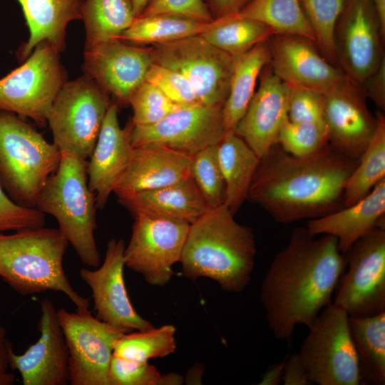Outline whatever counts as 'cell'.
<instances>
[{
  "label": "cell",
  "mask_w": 385,
  "mask_h": 385,
  "mask_svg": "<svg viewBox=\"0 0 385 385\" xmlns=\"http://www.w3.org/2000/svg\"><path fill=\"white\" fill-rule=\"evenodd\" d=\"M345 0H299L320 52L337 66L334 29Z\"/></svg>",
  "instance_id": "obj_36"
},
{
  "label": "cell",
  "mask_w": 385,
  "mask_h": 385,
  "mask_svg": "<svg viewBox=\"0 0 385 385\" xmlns=\"http://www.w3.org/2000/svg\"><path fill=\"white\" fill-rule=\"evenodd\" d=\"M209 24L168 14L140 16L118 38L135 44H160L200 35Z\"/></svg>",
  "instance_id": "obj_33"
},
{
  "label": "cell",
  "mask_w": 385,
  "mask_h": 385,
  "mask_svg": "<svg viewBox=\"0 0 385 385\" xmlns=\"http://www.w3.org/2000/svg\"><path fill=\"white\" fill-rule=\"evenodd\" d=\"M154 14L182 16L203 23L214 20L204 0H150L140 16Z\"/></svg>",
  "instance_id": "obj_44"
},
{
  "label": "cell",
  "mask_w": 385,
  "mask_h": 385,
  "mask_svg": "<svg viewBox=\"0 0 385 385\" xmlns=\"http://www.w3.org/2000/svg\"><path fill=\"white\" fill-rule=\"evenodd\" d=\"M361 88L381 111L385 109V57L377 68L363 82Z\"/></svg>",
  "instance_id": "obj_45"
},
{
  "label": "cell",
  "mask_w": 385,
  "mask_h": 385,
  "mask_svg": "<svg viewBox=\"0 0 385 385\" xmlns=\"http://www.w3.org/2000/svg\"><path fill=\"white\" fill-rule=\"evenodd\" d=\"M247 108L235 133L260 158L275 143L279 130L288 120L290 88L279 79L267 64Z\"/></svg>",
  "instance_id": "obj_21"
},
{
  "label": "cell",
  "mask_w": 385,
  "mask_h": 385,
  "mask_svg": "<svg viewBox=\"0 0 385 385\" xmlns=\"http://www.w3.org/2000/svg\"><path fill=\"white\" fill-rule=\"evenodd\" d=\"M385 179L358 202L327 215L309 220L306 229L309 235H329L337 240L338 247L345 254L361 237L376 227H384Z\"/></svg>",
  "instance_id": "obj_23"
},
{
  "label": "cell",
  "mask_w": 385,
  "mask_h": 385,
  "mask_svg": "<svg viewBox=\"0 0 385 385\" xmlns=\"http://www.w3.org/2000/svg\"><path fill=\"white\" fill-rule=\"evenodd\" d=\"M217 145L207 147L191 158V177L210 209L225 204V186Z\"/></svg>",
  "instance_id": "obj_37"
},
{
  "label": "cell",
  "mask_w": 385,
  "mask_h": 385,
  "mask_svg": "<svg viewBox=\"0 0 385 385\" xmlns=\"http://www.w3.org/2000/svg\"><path fill=\"white\" fill-rule=\"evenodd\" d=\"M376 117L374 134L346 182L344 207L358 202L385 179V117L381 111Z\"/></svg>",
  "instance_id": "obj_32"
},
{
  "label": "cell",
  "mask_w": 385,
  "mask_h": 385,
  "mask_svg": "<svg viewBox=\"0 0 385 385\" xmlns=\"http://www.w3.org/2000/svg\"><path fill=\"white\" fill-rule=\"evenodd\" d=\"M385 35L371 0H345L334 29L337 66L354 83L363 82L385 57Z\"/></svg>",
  "instance_id": "obj_14"
},
{
  "label": "cell",
  "mask_w": 385,
  "mask_h": 385,
  "mask_svg": "<svg viewBox=\"0 0 385 385\" xmlns=\"http://www.w3.org/2000/svg\"><path fill=\"white\" fill-rule=\"evenodd\" d=\"M85 49L118 38L135 19L131 0H84Z\"/></svg>",
  "instance_id": "obj_31"
},
{
  "label": "cell",
  "mask_w": 385,
  "mask_h": 385,
  "mask_svg": "<svg viewBox=\"0 0 385 385\" xmlns=\"http://www.w3.org/2000/svg\"><path fill=\"white\" fill-rule=\"evenodd\" d=\"M357 163L330 143L303 157L275 143L260 158L247 200L282 224L327 215L344 207L345 184Z\"/></svg>",
  "instance_id": "obj_2"
},
{
  "label": "cell",
  "mask_w": 385,
  "mask_h": 385,
  "mask_svg": "<svg viewBox=\"0 0 385 385\" xmlns=\"http://www.w3.org/2000/svg\"><path fill=\"white\" fill-rule=\"evenodd\" d=\"M67 81L60 53L43 41L22 65L0 78V111L44 125L57 95Z\"/></svg>",
  "instance_id": "obj_9"
},
{
  "label": "cell",
  "mask_w": 385,
  "mask_h": 385,
  "mask_svg": "<svg viewBox=\"0 0 385 385\" xmlns=\"http://www.w3.org/2000/svg\"><path fill=\"white\" fill-rule=\"evenodd\" d=\"M150 0H131L135 18L139 16Z\"/></svg>",
  "instance_id": "obj_53"
},
{
  "label": "cell",
  "mask_w": 385,
  "mask_h": 385,
  "mask_svg": "<svg viewBox=\"0 0 385 385\" xmlns=\"http://www.w3.org/2000/svg\"><path fill=\"white\" fill-rule=\"evenodd\" d=\"M268 40L234 58L229 92L222 108L225 132L235 131L255 94L257 79L270 62Z\"/></svg>",
  "instance_id": "obj_28"
},
{
  "label": "cell",
  "mask_w": 385,
  "mask_h": 385,
  "mask_svg": "<svg viewBox=\"0 0 385 385\" xmlns=\"http://www.w3.org/2000/svg\"><path fill=\"white\" fill-rule=\"evenodd\" d=\"M29 30L28 41L17 51L24 61L40 43L46 41L58 52L66 48V29L81 20L84 0H17Z\"/></svg>",
  "instance_id": "obj_25"
},
{
  "label": "cell",
  "mask_w": 385,
  "mask_h": 385,
  "mask_svg": "<svg viewBox=\"0 0 385 385\" xmlns=\"http://www.w3.org/2000/svg\"><path fill=\"white\" fill-rule=\"evenodd\" d=\"M61 153L59 165L41 191L35 207L53 216L81 261L96 268L100 265L94 235L97 207L88 187V161L70 152Z\"/></svg>",
  "instance_id": "obj_5"
},
{
  "label": "cell",
  "mask_w": 385,
  "mask_h": 385,
  "mask_svg": "<svg viewBox=\"0 0 385 385\" xmlns=\"http://www.w3.org/2000/svg\"><path fill=\"white\" fill-rule=\"evenodd\" d=\"M203 373L202 365H195L188 371L186 381L188 384H200Z\"/></svg>",
  "instance_id": "obj_50"
},
{
  "label": "cell",
  "mask_w": 385,
  "mask_h": 385,
  "mask_svg": "<svg viewBox=\"0 0 385 385\" xmlns=\"http://www.w3.org/2000/svg\"><path fill=\"white\" fill-rule=\"evenodd\" d=\"M256 254L251 228L224 204L190 225L180 262L190 279L207 277L225 292L240 293L251 280Z\"/></svg>",
  "instance_id": "obj_3"
},
{
  "label": "cell",
  "mask_w": 385,
  "mask_h": 385,
  "mask_svg": "<svg viewBox=\"0 0 385 385\" xmlns=\"http://www.w3.org/2000/svg\"><path fill=\"white\" fill-rule=\"evenodd\" d=\"M324 94L303 88H290L288 108L290 121L324 122Z\"/></svg>",
  "instance_id": "obj_43"
},
{
  "label": "cell",
  "mask_w": 385,
  "mask_h": 385,
  "mask_svg": "<svg viewBox=\"0 0 385 385\" xmlns=\"http://www.w3.org/2000/svg\"><path fill=\"white\" fill-rule=\"evenodd\" d=\"M61 153L14 113L0 111V183L19 205L35 207Z\"/></svg>",
  "instance_id": "obj_6"
},
{
  "label": "cell",
  "mask_w": 385,
  "mask_h": 385,
  "mask_svg": "<svg viewBox=\"0 0 385 385\" xmlns=\"http://www.w3.org/2000/svg\"><path fill=\"white\" fill-rule=\"evenodd\" d=\"M38 339L22 354L11 347L9 366L19 371L24 385H66L69 382L68 349L57 310L48 299L40 301Z\"/></svg>",
  "instance_id": "obj_19"
},
{
  "label": "cell",
  "mask_w": 385,
  "mask_h": 385,
  "mask_svg": "<svg viewBox=\"0 0 385 385\" xmlns=\"http://www.w3.org/2000/svg\"><path fill=\"white\" fill-rule=\"evenodd\" d=\"M222 108L198 103L181 106L153 125H133L130 122L131 145L164 148L192 157L222 138Z\"/></svg>",
  "instance_id": "obj_15"
},
{
  "label": "cell",
  "mask_w": 385,
  "mask_h": 385,
  "mask_svg": "<svg viewBox=\"0 0 385 385\" xmlns=\"http://www.w3.org/2000/svg\"><path fill=\"white\" fill-rule=\"evenodd\" d=\"M346 270L337 240L320 237L306 227L293 230L287 245L272 260L260 290L268 327L278 339L289 341L299 324L307 327L330 304Z\"/></svg>",
  "instance_id": "obj_1"
},
{
  "label": "cell",
  "mask_w": 385,
  "mask_h": 385,
  "mask_svg": "<svg viewBox=\"0 0 385 385\" xmlns=\"http://www.w3.org/2000/svg\"><path fill=\"white\" fill-rule=\"evenodd\" d=\"M268 41L271 68L290 88H303L326 94L348 78L309 38L274 34Z\"/></svg>",
  "instance_id": "obj_17"
},
{
  "label": "cell",
  "mask_w": 385,
  "mask_h": 385,
  "mask_svg": "<svg viewBox=\"0 0 385 385\" xmlns=\"http://www.w3.org/2000/svg\"><path fill=\"white\" fill-rule=\"evenodd\" d=\"M361 86L349 78L324 94V122L329 142L346 156L358 160L371 141L376 117L369 111Z\"/></svg>",
  "instance_id": "obj_20"
},
{
  "label": "cell",
  "mask_w": 385,
  "mask_h": 385,
  "mask_svg": "<svg viewBox=\"0 0 385 385\" xmlns=\"http://www.w3.org/2000/svg\"><path fill=\"white\" fill-rule=\"evenodd\" d=\"M361 384H385V312L349 318Z\"/></svg>",
  "instance_id": "obj_29"
},
{
  "label": "cell",
  "mask_w": 385,
  "mask_h": 385,
  "mask_svg": "<svg viewBox=\"0 0 385 385\" xmlns=\"http://www.w3.org/2000/svg\"><path fill=\"white\" fill-rule=\"evenodd\" d=\"M175 332L173 325L165 324L157 329L123 333L114 343L113 355L140 363L165 357L176 349Z\"/></svg>",
  "instance_id": "obj_35"
},
{
  "label": "cell",
  "mask_w": 385,
  "mask_h": 385,
  "mask_svg": "<svg viewBox=\"0 0 385 385\" xmlns=\"http://www.w3.org/2000/svg\"><path fill=\"white\" fill-rule=\"evenodd\" d=\"M191 158L164 148H133L128 167L113 192L120 198L186 180L191 177Z\"/></svg>",
  "instance_id": "obj_24"
},
{
  "label": "cell",
  "mask_w": 385,
  "mask_h": 385,
  "mask_svg": "<svg viewBox=\"0 0 385 385\" xmlns=\"http://www.w3.org/2000/svg\"><path fill=\"white\" fill-rule=\"evenodd\" d=\"M129 243L125 247V266L140 274L154 286H165L180 262L190 223L143 213L133 215Z\"/></svg>",
  "instance_id": "obj_12"
},
{
  "label": "cell",
  "mask_w": 385,
  "mask_h": 385,
  "mask_svg": "<svg viewBox=\"0 0 385 385\" xmlns=\"http://www.w3.org/2000/svg\"><path fill=\"white\" fill-rule=\"evenodd\" d=\"M68 244L58 228L43 226L1 232L0 277L23 296L58 292L77 309H88V299L73 289L63 269Z\"/></svg>",
  "instance_id": "obj_4"
},
{
  "label": "cell",
  "mask_w": 385,
  "mask_h": 385,
  "mask_svg": "<svg viewBox=\"0 0 385 385\" xmlns=\"http://www.w3.org/2000/svg\"><path fill=\"white\" fill-rule=\"evenodd\" d=\"M282 383L284 385L313 384L308 378L298 353H294L285 359Z\"/></svg>",
  "instance_id": "obj_46"
},
{
  "label": "cell",
  "mask_w": 385,
  "mask_h": 385,
  "mask_svg": "<svg viewBox=\"0 0 385 385\" xmlns=\"http://www.w3.org/2000/svg\"><path fill=\"white\" fill-rule=\"evenodd\" d=\"M118 114V106L112 102L87 163L88 187L95 195L97 209L106 205L125 173L133 151L130 140V121L122 128Z\"/></svg>",
  "instance_id": "obj_22"
},
{
  "label": "cell",
  "mask_w": 385,
  "mask_h": 385,
  "mask_svg": "<svg viewBox=\"0 0 385 385\" xmlns=\"http://www.w3.org/2000/svg\"><path fill=\"white\" fill-rule=\"evenodd\" d=\"M277 143L292 155H310L329 144L327 128L324 122H292L288 119L279 130Z\"/></svg>",
  "instance_id": "obj_38"
},
{
  "label": "cell",
  "mask_w": 385,
  "mask_h": 385,
  "mask_svg": "<svg viewBox=\"0 0 385 385\" xmlns=\"http://www.w3.org/2000/svg\"><path fill=\"white\" fill-rule=\"evenodd\" d=\"M111 103L109 94L85 74L67 81L47 119L53 143L61 152H70L87 160Z\"/></svg>",
  "instance_id": "obj_8"
},
{
  "label": "cell",
  "mask_w": 385,
  "mask_h": 385,
  "mask_svg": "<svg viewBox=\"0 0 385 385\" xmlns=\"http://www.w3.org/2000/svg\"><path fill=\"white\" fill-rule=\"evenodd\" d=\"M217 150L225 186V205L235 215L247 200L260 158L235 131L225 133Z\"/></svg>",
  "instance_id": "obj_27"
},
{
  "label": "cell",
  "mask_w": 385,
  "mask_h": 385,
  "mask_svg": "<svg viewBox=\"0 0 385 385\" xmlns=\"http://www.w3.org/2000/svg\"><path fill=\"white\" fill-rule=\"evenodd\" d=\"M16 377L9 371H0V385H11L14 384Z\"/></svg>",
  "instance_id": "obj_52"
},
{
  "label": "cell",
  "mask_w": 385,
  "mask_h": 385,
  "mask_svg": "<svg viewBox=\"0 0 385 385\" xmlns=\"http://www.w3.org/2000/svg\"><path fill=\"white\" fill-rule=\"evenodd\" d=\"M378 15L382 33L385 35V0H371Z\"/></svg>",
  "instance_id": "obj_51"
},
{
  "label": "cell",
  "mask_w": 385,
  "mask_h": 385,
  "mask_svg": "<svg viewBox=\"0 0 385 385\" xmlns=\"http://www.w3.org/2000/svg\"><path fill=\"white\" fill-rule=\"evenodd\" d=\"M109 385H178L183 377L175 373L161 374L148 362L140 363L112 356L108 369Z\"/></svg>",
  "instance_id": "obj_39"
},
{
  "label": "cell",
  "mask_w": 385,
  "mask_h": 385,
  "mask_svg": "<svg viewBox=\"0 0 385 385\" xmlns=\"http://www.w3.org/2000/svg\"><path fill=\"white\" fill-rule=\"evenodd\" d=\"M125 242L111 239L102 265L96 270L82 268L79 274L91 288L96 317L123 333L154 328L133 307L125 287L123 269Z\"/></svg>",
  "instance_id": "obj_16"
},
{
  "label": "cell",
  "mask_w": 385,
  "mask_h": 385,
  "mask_svg": "<svg viewBox=\"0 0 385 385\" xmlns=\"http://www.w3.org/2000/svg\"><path fill=\"white\" fill-rule=\"evenodd\" d=\"M333 303L349 317L385 312V227H376L345 253Z\"/></svg>",
  "instance_id": "obj_11"
},
{
  "label": "cell",
  "mask_w": 385,
  "mask_h": 385,
  "mask_svg": "<svg viewBox=\"0 0 385 385\" xmlns=\"http://www.w3.org/2000/svg\"><path fill=\"white\" fill-rule=\"evenodd\" d=\"M153 63L183 76L200 104L222 108L229 92L234 58L200 35L150 46Z\"/></svg>",
  "instance_id": "obj_10"
},
{
  "label": "cell",
  "mask_w": 385,
  "mask_h": 385,
  "mask_svg": "<svg viewBox=\"0 0 385 385\" xmlns=\"http://www.w3.org/2000/svg\"><path fill=\"white\" fill-rule=\"evenodd\" d=\"M214 19L239 13L251 0H204Z\"/></svg>",
  "instance_id": "obj_47"
},
{
  "label": "cell",
  "mask_w": 385,
  "mask_h": 385,
  "mask_svg": "<svg viewBox=\"0 0 385 385\" xmlns=\"http://www.w3.org/2000/svg\"><path fill=\"white\" fill-rule=\"evenodd\" d=\"M145 81L154 85L169 99L180 106L200 103L190 82L180 73L172 69L153 63L147 73Z\"/></svg>",
  "instance_id": "obj_41"
},
{
  "label": "cell",
  "mask_w": 385,
  "mask_h": 385,
  "mask_svg": "<svg viewBox=\"0 0 385 385\" xmlns=\"http://www.w3.org/2000/svg\"><path fill=\"white\" fill-rule=\"evenodd\" d=\"M45 225V214L36 207L18 205L5 192L0 183V233Z\"/></svg>",
  "instance_id": "obj_42"
},
{
  "label": "cell",
  "mask_w": 385,
  "mask_h": 385,
  "mask_svg": "<svg viewBox=\"0 0 385 385\" xmlns=\"http://www.w3.org/2000/svg\"><path fill=\"white\" fill-rule=\"evenodd\" d=\"M11 345L6 339V331L0 324V371H8L9 366V350Z\"/></svg>",
  "instance_id": "obj_49"
},
{
  "label": "cell",
  "mask_w": 385,
  "mask_h": 385,
  "mask_svg": "<svg viewBox=\"0 0 385 385\" xmlns=\"http://www.w3.org/2000/svg\"><path fill=\"white\" fill-rule=\"evenodd\" d=\"M153 63L150 47L143 48L114 38L84 49L82 68L118 103L128 104Z\"/></svg>",
  "instance_id": "obj_18"
},
{
  "label": "cell",
  "mask_w": 385,
  "mask_h": 385,
  "mask_svg": "<svg viewBox=\"0 0 385 385\" xmlns=\"http://www.w3.org/2000/svg\"><path fill=\"white\" fill-rule=\"evenodd\" d=\"M237 14L266 24L275 34L300 36L315 43L299 0H251Z\"/></svg>",
  "instance_id": "obj_34"
},
{
  "label": "cell",
  "mask_w": 385,
  "mask_h": 385,
  "mask_svg": "<svg viewBox=\"0 0 385 385\" xmlns=\"http://www.w3.org/2000/svg\"><path fill=\"white\" fill-rule=\"evenodd\" d=\"M285 360L270 365L262 374L260 385H277L282 382Z\"/></svg>",
  "instance_id": "obj_48"
},
{
  "label": "cell",
  "mask_w": 385,
  "mask_h": 385,
  "mask_svg": "<svg viewBox=\"0 0 385 385\" xmlns=\"http://www.w3.org/2000/svg\"><path fill=\"white\" fill-rule=\"evenodd\" d=\"M118 200L133 215L143 213L190 224L210 210L192 177L170 185L138 192Z\"/></svg>",
  "instance_id": "obj_26"
},
{
  "label": "cell",
  "mask_w": 385,
  "mask_h": 385,
  "mask_svg": "<svg viewBox=\"0 0 385 385\" xmlns=\"http://www.w3.org/2000/svg\"><path fill=\"white\" fill-rule=\"evenodd\" d=\"M274 34V31L266 24L235 14L214 19L200 35L213 46L235 58Z\"/></svg>",
  "instance_id": "obj_30"
},
{
  "label": "cell",
  "mask_w": 385,
  "mask_h": 385,
  "mask_svg": "<svg viewBox=\"0 0 385 385\" xmlns=\"http://www.w3.org/2000/svg\"><path fill=\"white\" fill-rule=\"evenodd\" d=\"M349 318L343 308L332 302L308 327L298 354L313 384H361Z\"/></svg>",
  "instance_id": "obj_7"
},
{
  "label": "cell",
  "mask_w": 385,
  "mask_h": 385,
  "mask_svg": "<svg viewBox=\"0 0 385 385\" xmlns=\"http://www.w3.org/2000/svg\"><path fill=\"white\" fill-rule=\"evenodd\" d=\"M57 317L68 349L69 383L109 385L113 345L123 332L93 316L88 309L70 312L61 308Z\"/></svg>",
  "instance_id": "obj_13"
},
{
  "label": "cell",
  "mask_w": 385,
  "mask_h": 385,
  "mask_svg": "<svg viewBox=\"0 0 385 385\" xmlns=\"http://www.w3.org/2000/svg\"><path fill=\"white\" fill-rule=\"evenodd\" d=\"M128 104L133 109V125L155 124L183 106L169 99L154 85L145 81L132 93Z\"/></svg>",
  "instance_id": "obj_40"
}]
</instances>
